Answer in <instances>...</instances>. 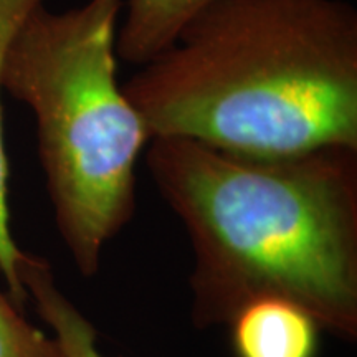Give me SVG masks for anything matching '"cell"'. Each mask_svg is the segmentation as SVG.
<instances>
[{
	"label": "cell",
	"instance_id": "cell-1",
	"mask_svg": "<svg viewBox=\"0 0 357 357\" xmlns=\"http://www.w3.org/2000/svg\"><path fill=\"white\" fill-rule=\"evenodd\" d=\"M146 166L194 248L192 321L229 324L280 298L357 336V149L258 158L155 137Z\"/></svg>",
	"mask_w": 357,
	"mask_h": 357
},
{
	"label": "cell",
	"instance_id": "cell-2",
	"mask_svg": "<svg viewBox=\"0 0 357 357\" xmlns=\"http://www.w3.org/2000/svg\"><path fill=\"white\" fill-rule=\"evenodd\" d=\"M123 89L153 139L258 158L357 149V8L217 0Z\"/></svg>",
	"mask_w": 357,
	"mask_h": 357
},
{
	"label": "cell",
	"instance_id": "cell-3",
	"mask_svg": "<svg viewBox=\"0 0 357 357\" xmlns=\"http://www.w3.org/2000/svg\"><path fill=\"white\" fill-rule=\"evenodd\" d=\"M124 0L33 10L7 52L2 88L35 116L58 231L83 276L136 211V164L151 134L118 79Z\"/></svg>",
	"mask_w": 357,
	"mask_h": 357
},
{
	"label": "cell",
	"instance_id": "cell-4",
	"mask_svg": "<svg viewBox=\"0 0 357 357\" xmlns=\"http://www.w3.org/2000/svg\"><path fill=\"white\" fill-rule=\"evenodd\" d=\"M235 357H316L319 324L280 298L250 303L229 323Z\"/></svg>",
	"mask_w": 357,
	"mask_h": 357
},
{
	"label": "cell",
	"instance_id": "cell-5",
	"mask_svg": "<svg viewBox=\"0 0 357 357\" xmlns=\"http://www.w3.org/2000/svg\"><path fill=\"white\" fill-rule=\"evenodd\" d=\"M217 0H124L116 53L129 65L142 66L166 52L182 29Z\"/></svg>",
	"mask_w": 357,
	"mask_h": 357
},
{
	"label": "cell",
	"instance_id": "cell-6",
	"mask_svg": "<svg viewBox=\"0 0 357 357\" xmlns=\"http://www.w3.org/2000/svg\"><path fill=\"white\" fill-rule=\"evenodd\" d=\"M19 278L40 318L50 326L65 357H105L96 347V329L60 291L45 258L24 253Z\"/></svg>",
	"mask_w": 357,
	"mask_h": 357
},
{
	"label": "cell",
	"instance_id": "cell-7",
	"mask_svg": "<svg viewBox=\"0 0 357 357\" xmlns=\"http://www.w3.org/2000/svg\"><path fill=\"white\" fill-rule=\"evenodd\" d=\"M45 6V0H0V273L7 283V293L17 306L24 310L29 300L24 284L19 278V265L24 253L13 240L10 230V208H8V159L3 137L2 109V73L7 52L25 20Z\"/></svg>",
	"mask_w": 357,
	"mask_h": 357
},
{
	"label": "cell",
	"instance_id": "cell-8",
	"mask_svg": "<svg viewBox=\"0 0 357 357\" xmlns=\"http://www.w3.org/2000/svg\"><path fill=\"white\" fill-rule=\"evenodd\" d=\"M0 357H65L56 339L35 328L0 288Z\"/></svg>",
	"mask_w": 357,
	"mask_h": 357
}]
</instances>
